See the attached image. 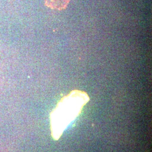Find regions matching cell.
<instances>
[{
  "label": "cell",
  "instance_id": "obj_1",
  "mask_svg": "<svg viewBox=\"0 0 152 152\" xmlns=\"http://www.w3.org/2000/svg\"><path fill=\"white\" fill-rule=\"evenodd\" d=\"M90 98L86 92L75 90L62 98L50 114L51 135L58 140L71 122L81 113Z\"/></svg>",
  "mask_w": 152,
  "mask_h": 152
},
{
  "label": "cell",
  "instance_id": "obj_2",
  "mask_svg": "<svg viewBox=\"0 0 152 152\" xmlns=\"http://www.w3.org/2000/svg\"><path fill=\"white\" fill-rule=\"evenodd\" d=\"M70 0H45V4L52 9L62 10L66 8Z\"/></svg>",
  "mask_w": 152,
  "mask_h": 152
}]
</instances>
